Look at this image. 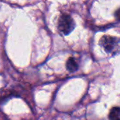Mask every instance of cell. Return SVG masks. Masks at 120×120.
<instances>
[{
    "mask_svg": "<svg viewBox=\"0 0 120 120\" xmlns=\"http://www.w3.org/2000/svg\"><path fill=\"white\" fill-rule=\"evenodd\" d=\"M75 27V23L70 15L63 13L60 15L58 22V28L62 34L65 35L70 34L74 30Z\"/></svg>",
    "mask_w": 120,
    "mask_h": 120,
    "instance_id": "6da1fadb",
    "label": "cell"
},
{
    "mask_svg": "<svg viewBox=\"0 0 120 120\" xmlns=\"http://www.w3.org/2000/svg\"><path fill=\"white\" fill-rule=\"evenodd\" d=\"M120 109L119 107H115L113 108L109 114V117L110 120H120Z\"/></svg>",
    "mask_w": 120,
    "mask_h": 120,
    "instance_id": "277c9868",
    "label": "cell"
},
{
    "mask_svg": "<svg viewBox=\"0 0 120 120\" xmlns=\"http://www.w3.org/2000/svg\"><path fill=\"white\" fill-rule=\"evenodd\" d=\"M66 68H67V70L68 71L71 72L77 70L78 64H77V63L76 62V60H75V59L74 58L71 57L68 60L67 63H66Z\"/></svg>",
    "mask_w": 120,
    "mask_h": 120,
    "instance_id": "3957f363",
    "label": "cell"
},
{
    "mask_svg": "<svg viewBox=\"0 0 120 120\" xmlns=\"http://www.w3.org/2000/svg\"><path fill=\"white\" fill-rule=\"evenodd\" d=\"M100 44L103 47V49L106 52L111 53L116 48L118 44V40L115 37L108 35H105L101 38L100 41Z\"/></svg>",
    "mask_w": 120,
    "mask_h": 120,
    "instance_id": "7a4b0ae2",
    "label": "cell"
}]
</instances>
